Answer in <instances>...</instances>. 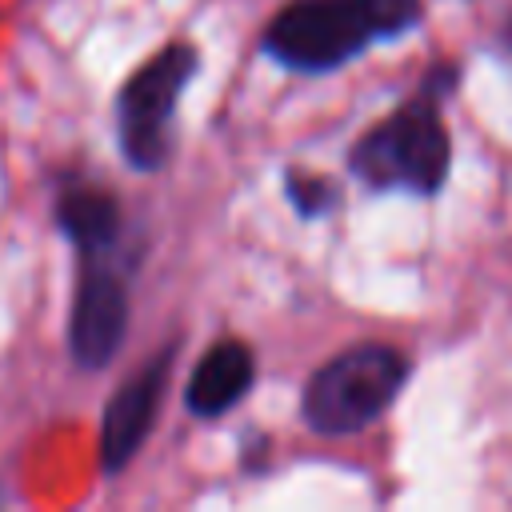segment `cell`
Masks as SVG:
<instances>
[{"label":"cell","mask_w":512,"mask_h":512,"mask_svg":"<svg viewBox=\"0 0 512 512\" xmlns=\"http://www.w3.org/2000/svg\"><path fill=\"white\" fill-rule=\"evenodd\" d=\"M420 20V0H296L284 8L264 48L304 72L336 68L376 36H396Z\"/></svg>","instance_id":"obj_1"},{"label":"cell","mask_w":512,"mask_h":512,"mask_svg":"<svg viewBox=\"0 0 512 512\" xmlns=\"http://www.w3.org/2000/svg\"><path fill=\"white\" fill-rule=\"evenodd\" d=\"M408 360L388 344H360L328 360L304 388V416L316 432L344 436L372 424L400 392Z\"/></svg>","instance_id":"obj_2"},{"label":"cell","mask_w":512,"mask_h":512,"mask_svg":"<svg viewBox=\"0 0 512 512\" xmlns=\"http://www.w3.org/2000/svg\"><path fill=\"white\" fill-rule=\"evenodd\" d=\"M352 172L372 188L436 192L448 176V132L428 96L404 104L352 148Z\"/></svg>","instance_id":"obj_3"},{"label":"cell","mask_w":512,"mask_h":512,"mask_svg":"<svg viewBox=\"0 0 512 512\" xmlns=\"http://www.w3.org/2000/svg\"><path fill=\"white\" fill-rule=\"evenodd\" d=\"M196 68V52L188 44H172L156 52L120 92V144L136 168H156L168 156V120L184 80Z\"/></svg>","instance_id":"obj_4"},{"label":"cell","mask_w":512,"mask_h":512,"mask_svg":"<svg viewBox=\"0 0 512 512\" xmlns=\"http://www.w3.org/2000/svg\"><path fill=\"white\" fill-rule=\"evenodd\" d=\"M128 324V296L120 276L108 268H88L80 276L76 308H72V352L84 368H100L116 356Z\"/></svg>","instance_id":"obj_5"},{"label":"cell","mask_w":512,"mask_h":512,"mask_svg":"<svg viewBox=\"0 0 512 512\" xmlns=\"http://www.w3.org/2000/svg\"><path fill=\"white\" fill-rule=\"evenodd\" d=\"M172 352H160L148 368H140L108 404L104 412V432H100V456L104 468H120L124 460H132V452L140 448V440L152 428L160 392H164V376H168Z\"/></svg>","instance_id":"obj_6"},{"label":"cell","mask_w":512,"mask_h":512,"mask_svg":"<svg viewBox=\"0 0 512 512\" xmlns=\"http://www.w3.org/2000/svg\"><path fill=\"white\" fill-rule=\"evenodd\" d=\"M252 384V352L240 340H216L188 384V408L200 416H216L224 408H232Z\"/></svg>","instance_id":"obj_7"},{"label":"cell","mask_w":512,"mask_h":512,"mask_svg":"<svg viewBox=\"0 0 512 512\" xmlns=\"http://www.w3.org/2000/svg\"><path fill=\"white\" fill-rule=\"evenodd\" d=\"M60 228L84 248V252H104L116 232H120V208L108 192H68L60 196Z\"/></svg>","instance_id":"obj_8"},{"label":"cell","mask_w":512,"mask_h":512,"mask_svg":"<svg viewBox=\"0 0 512 512\" xmlns=\"http://www.w3.org/2000/svg\"><path fill=\"white\" fill-rule=\"evenodd\" d=\"M288 196L300 204V212H320V208H328L332 204V188L324 184V180H304V176H292L288 180Z\"/></svg>","instance_id":"obj_9"},{"label":"cell","mask_w":512,"mask_h":512,"mask_svg":"<svg viewBox=\"0 0 512 512\" xmlns=\"http://www.w3.org/2000/svg\"><path fill=\"white\" fill-rule=\"evenodd\" d=\"M504 36H508V48H512V20H508V28H504Z\"/></svg>","instance_id":"obj_10"}]
</instances>
